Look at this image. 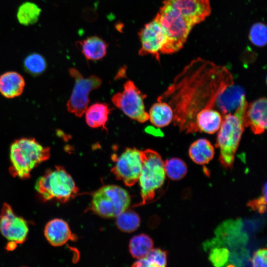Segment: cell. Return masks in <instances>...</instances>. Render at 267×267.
I'll list each match as a JSON object with an SVG mask.
<instances>
[{"label": "cell", "mask_w": 267, "mask_h": 267, "mask_svg": "<svg viewBox=\"0 0 267 267\" xmlns=\"http://www.w3.org/2000/svg\"><path fill=\"white\" fill-rule=\"evenodd\" d=\"M233 84V76L225 66L199 57L184 67L157 101L171 106L174 125L180 133L195 134L199 132L198 113L213 108L220 93Z\"/></svg>", "instance_id": "cell-1"}, {"label": "cell", "mask_w": 267, "mask_h": 267, "mask_svg": "<svg viewBox=\"0 0 267 267\" xmlns=\"http://www.w3.org/2000/svg\"><path fill=\"white\" fill-rule=\"evenodd\" d=\"M246 97L232 113L222 116L215 146L220 149V161L225 168L231 167L245 129L244 114L248 105Z\"/></svg>", "instance_id": "cell-2"}, {"label": "cell", "mask_w": 267, "mask_h": 267, "mask_svg": "<svg viewBox=\"0 0 267 267\" xmlns=\"http://www.w3.org/2000/svg\"><path fill=\"white\" fill-rule=\"evenodd\" d=\"M50 148L35 138L22 137L14 141L10 147V173L13 177L25 179L39 164L48 160Z\"/></svg>", "instance_id": "cell-3"}, {"label": "cell", "mask_w": 267, "mask_h": 267, "mask_svg": "<svg viewBox=\"0 0 267 267\" xmlns=\"http://www.w3.org/2000/svg\"><path fill=\"white\" fill-rule=\"evenodd\" d=\"M35 188L45 201L66 202L78 191L73 178L61 166L46 171L37 180Z\"/></svg>", "instance_id": "cell-4"}, {"label": "cell", "mask_w": 267, "mask_h": 267, "mask_svg": "<svg viewBox=\"0 0 267 267\" xmlns=\"http://www.w3.org/2000/svg\"><path fill=\"white\" fill-rule=\"evenodd\" d=\"M156 16L167 39L161 53L178 52L183 47L193 26L173 9L163 4Z\"/></svg>", "instance_id": "cell-5"}, {"label": "cell", "mask_w": 267, "mask_h": 267, "mask_svg": "<svg viewBox=\"0 0 267 267\" xmlns=\"http://www.w3.org/2000/svg\"><path fill=\"white\" fill-rule=\"evenodd\" d=\"M142 167L138 181L141 188L142 204L153 199L156 190L165 180L164 161L156 151L148 149L141 151Z\"/></svg>", "instance_id": "cell-6"}, {"label": "cell", "mask_w": 267, "mask_h": 267, "mask_svg": "<svg viewBox=\"0 0 267 267\" xmlns=\"http://www.w3.org/2000/svg\"><path fill=\"white\" fill-rule=\"evenodd\" d=\"M130 203V196L126 190L117 185H107L93 193L90 208L101 217L116 218L128 209Z\"/></svg>", "instance_id": "cell-7"}, {"label": "cell", "mask_w": 267, "mask_h": 267, "mask_svg": "<svg viewBox=\"0 0 267 267\" xmlns=\"http://www.w3.org/2000/svg\"><path fill=\"white\" fill-rule=\"evenodd\" d=\"M69 73L74 79L75 84L66 104L67 109L69 112L77 117H81L88 107L90 92L101 86L102 80L94 75L85 78L74 68L69 69Z\"/></svg>", "instance_id": "cell-8"}, {"label": "cell", "mask_w": 267, "mask_h": 267, "mask_svg": "<svg viewBox=\"0 0 267 267\" xmlns=\"http://www.w3.org/2000/svg\"><path fill=\"white\" fill-rule=\"evenodd\" d=\"M145 97L146 95L133 82L128 81L124 84L123 90L112 96V101L130 118L144 123L149 119L148 113L145 111L143 102Z\"/></svg>", "instance_id": "cell-9"}, {"label": "cell", "mask_w": 267, "mask_h": 267, "mask_svg": "<svg viewBox=\"0 0 267 267\" xmlns=\"http://www.w3.org/2000/svg\"><path fill=\"white\" fill-rule=\"evenodd\" d=\"M115 161L111 171L118 179L128 186L138 181L142 163L141 150L127 148Z\"/></svg>", "instance_id": "cell-10"}, {"label": "cell", "mask_w": 267, "mask_h": 267, "mask_svg": "<svg viewBox=\"0 0 267 267\" xmlns=\"http://www.w3.org/2000/svg\"><path fill=\"white\" fill-rule=\"evenodd\" d=\"M29 228L26 221L16 216L10 206L3 204L0 213V232L15 245L23 243L28 235Z\"/></svg>", "instance_id": "cell-11"}, {"label": "cell", "mask_w": 267, "mask_h": 267, "mask_svg": "<svg viewBox=\"0 0 267 267\" xmlns=\"http://www.w3.org/2000/svg\"><path fill=\"white\" fill-rule=\"evenodd\" d=\"M169 6L193 27L204 21L211 13L210 0H164Z\"/></svg>", "instance_id": "cell-12"}, {"label": "cell", "mask_w": 267, "mask_h": 267, "mask_svg": "<svg viewBox=\"0 0 267 267\" xmlns=\"http://www.w3.org/2000/svg\"><path fill=\"white\" fill-rule=\"evenodd\" d=\"M139 36L141 44L139 54L140 55L151 54L159 61V54L166 43L167 39L156 16L144 25Z\"/></svg>", "instance_id": "cell-13"}, {"label": "cell", "mask_w": 267, "mask_h": 267, "mask_svg": "<svg viewBox=\"0 0 267 267\" xmlns=\"http://www.w3.org/2000/svg\"><path fill=\"white\" fill-rule=\"evenodd\" d=\"M267 98L262 97L248 104L244 123L245 127H249L255 134H260L267 129Z\"/></svg>", "instance_id": "cell-14"}, {"label": "cell", "mask_w": 267, "mask_h": 267, "mask_svg": "<svg viewBox=\"0 0 267 267\" xmlns=\"http://www.w3.org/2000/svg\"><path fill=\"white\" fill-rule=\"evenodd\" d=\"M246 97L242 87L234 84L226 87L217 97L215 106L222 115L234 112Z\"/></svg>", "instance_id": "cell-15"}, {"label": "cell", "mask_w": 267, "mask_h": 267, "mask_svg": "<svg viewBox=\"0 0 267 267\" xmlns=\"http://www.w3.org/2000/svg\"><path fill=\"white\" fill-rule=\"evenodd\" d=\"M44 233L46 240L54 246H62L74 239L67 222L60 219L50 221L45 226Z\"/></svg>", "instance_id": "cell-16"}, {"label": "cell", "mask_w": 267, "mask_h": 267, "mask_svg": "<svg viewBox=\"0 0 267 267\" xmlns=\"http://www.w3.org/2000/svg\"><path fill=\"white\" fill-rule=\"evenodd\" d=\"M25 86L23 77L15 71L6 72L0 76V93L7 98L20 96Z\"/></svg>", "instance_id": "cell-17"}, {"label": "cell", "mask_w": 267, "mask_h": 267, "mask_svg": "<svg viewBox=\"0 0 267 267\" xmlns=\"http://www.w3.org/2000/svg\"><path fill=\"white\" fill-rule=\"evenodd\" d=\"M222 116L220 111L213 108H206L197 115L196 124L199 132L213 134L221 126Z\"/></svg>", "instance_id": "cell-18"}, {"label": "cell", "mask_w": 267, "mask_h": 267, "mask_svg": "<svg viewBox=\"0 0 267 267\" xmlns=\"http://www.w3.org/2000/svg\"><path fill=\"white\" fill-rule=\"evenodd\" d=\"M110 109L105 103H96L88 106L86 110V121L92 128H102L107 131L106 124L108 119Z\"/></svg>", "instance_id": "cell-19"}, {"label": "cell", "mask_w": 267, "mask_h": 267, "mask_svg": "<svg viewBox=\"0 0 267 267\" xmlns=\"http://www.w3.org/2000/svg\"><path fill=\"white\" fill-rule=\"evenodd\" d=\"M188 154L195 163L205 165L214 157L215 149L210 141L205 138H200L194 141L190 146Z\"/></svg>", "instance_id": "cell-20"}, {"label": "cell", "mask_w": 267, "mask_h": 267, "mask_svg": "<svg viewBox=\"0 0 267 267\" xmlns=\"http://www.w3.org/2000/svg\"><path fill=\"white\" fill-rule=\"evenodd\" d=\"M82 52L89 60H98L106 54L107 44L101 38L97 36L89 37L78 42Z\"/></svg>", "instance_id": "cell-21"}, {"label": "cell", "mask_w": 267, "mask_h": 267, "mask_svg": "<svg viewBox=\"0 0 267 267\" xmlns=\"http://www.w3.org/2000/svg\"><path fill=\"white\" fill-rule=\"evenodd\" d=\"M149 119L156 127L163 128L169 125L173 120L174 113L167 102L158 101L151 106L148 113Z\"/></svg>", "instance_id": "cell-22"}, {"label": "cell", "mask_w": 267, "mask_h": 267, "mask_svg": "<svg viewBox=\"0 0 267 267\" xmlns=\"http://www.w3.org/2000/svg\"><path fill=\"white\" fill-rule=\"evenodd\" d=\"M42 10L36 3L26 1L18 7L17 12L18 21L24 26H29L36 23Z\"/></svg>", "instance_id": "cell-23"}, {"label": "cell", "mask_w": 267, "mask_h": 267, "mask_svg": "<svg viewBox=\"0 0 267 267\" xmlns=\"http://www.w3.org/2000/svg\"><path fill=\"white\" fill-rule=\"evenodd\" d=\"M152 248V239L144 234L134 236L129 243L130 252L131 255L136 259L144 257Z\"/></svg>", "instance_id": "cell-24"}, {"label": "cell", "mask_w": 267, "mask_h": 267, "mask_svg": "<svg viewBox=\"0 0 267 267\" xmlns=\"http://www.w3.org/2000/svg\"><path fill=\"white\" fill-rule=\"evenodd\" d=\"M166 265V252L159 248H152L144 257L137 259L132 266L137 267H164Z\"/></svg>", "instance_id": "cell-25"}, {"label": "cell", "mask_w": 267, "mask_h": 267, "mask_svg": "<svg viewBox=\"0 0 267 267\" xmlns=\"http://www.w3.org/2000/svg\"><path fill=\"white\" fill-rule=\"evenodd\" d=\"M116 218L117 226L120 230L123 232H133L140 225V218L138 214L133 211L127 209Z\"/></svg>", "instance_id": "cell-26"}, {"label": "cell", "mask_w": 267, "mask_h": 267, "mask_svg": "<svg viewBox=\"0 0 267 267\" xmlns=\"http://www.w3.org/2000/svg\"><path fill=\"white\" fill-rule=\"evenodd\" d=\"M166 176L174 180H178L183 178L187 172L186 163L178 158H173L164 162Z\"/></svg>", "instance_id": "cell-27"}, {"label": "cell", "mask_w": 267, "mask_h": 267, "mask_svg": "<svg viewBox=\"0 0 267 267\" xmlns=\"http://www.w3.org/2000/svg\"><path fill=\"white\" fill-rule=\"evenodd\" d=\"M24 66L26 70L33 75L43 73L46 67V62L44 57L39 53H32L24 60Z\"/></svg>", "instance_id": "cell-28"}, {"label": "cell", "mask_w": 267, "mask_h": 267, "mask_svg": "<svg viewBox=\"0 0 267 267\" xmlns=\"http://www.w3.org/2000/svg\"><path fill=\"white\" fill-rule=\"evenodd\" d=\"M249 39L256 46H265L267 40L266 25L262 22H257L253 25L249 32Z\"/></svg>", "instance_id": "cell-29"}, {"label": "cell", "mask_w": 267, "mask_h": 267, "mask_svg": "<svg viewBox=\"0 0 267 267\" xmlns=\"http://www.w3.org/2000/svg\"><path fill=\"white\" fill-rule=\"evenodd\" d=\"M229 251L226 248H215L210 254V259L215 266H222L226 263Z\"/></svg>", "instance_id": "cell-30"}, {"label": "cell", "mask_w": 267, "mask_h": 267, "mask_svg": "<svg viewBox=\"0 0 267 267\" xmlns=\"http://www.w3.org/2000/svg\"><path fill=\"white\" fill-rule=\"evenodd\" d=\"M254 267H266L267 266V251L266 248L260 249L254 254L252 259Z\"/></svg>", "instance_id": "cell-31"}, {"label": "cell", "mask_w": 267, "mask_h": 267, "mask_svg": "<svg viewBox=\"0 0 267 267\" xmlns=\"http://www.w3.org/2000/svg\"><path fill=\"white\" fill-rule=\"evenodd\" d=\"M267 203V184L265 183L263 188V196L258 199L251 202V206L258 209L260 212H264L266 210Z\"/></svg>", "instance_id": "cell-32"}, {"label": "cell", "mask_w": 267, "mask_h": 267, "mask_svg": "<svg viewBox=\"0 0 267 267\" xmlns=\"http://www.w3.org/2000/svg\"><path fill=\"white\" fill-rule=\"evenodd\" d=\"M145 132L155 136H160L163 135V133L158 127L156 128L152 126H148L145 129Z\"/></svg>", "instance_id": "cell-33"}]
</instances>
